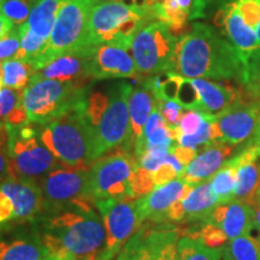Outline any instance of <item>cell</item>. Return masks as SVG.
I'll return each instance as SVG.
<instances>
[{
  "mask_svg": "<svg viewBox=\"0 0 260 260\" xmlns=\"http://www.w3.org/2000/svg\"><path fill=\"white\" fill-rule=\"evenodd\" d=\"M8 126V154L10 177L39 181L58 167L59 160L42 144L39 125L25 123L18 126Z\"/></svg>",
  "mask_w": 260,
  "mask_h": 260,
  "instance_id": "obj_6",
  "label": "cell"
},
{
  "mask_svg": "<svg viewBox=\"0 0 260 260\" xmlns=\"http://www.w3.org/2000/svg\"><path fill=\"white\" fill-rule=\"evenodd\" d=\"M177 249L180 260H223L224 249L210 248L189 236L178 239Z\"/></svg>",
  "mask_w": 260,
  "mask_h": 260,
  "instance_id": "obj_31",
  "label": "cell"
},
{
  "mask_svg": "<svg viewBox=\"0 0 260 260\" xmlns=\"http://www.w3.org/2000/svg\"><path fill=\"white\" fill-rule=\"evenodd\" d=\"M138 165L134 155L122 147L93 161L89 169V184L94 201L128 199L129 183Z\"/></svg>",
  "mask_w": 260,
  "mask_h": 260,
  "instance_id": "obj_11",
  "label": "cell"
},
{
  "mask_svg": "<svg viewBox=\"0 0 260 260\" xmlns=\"http://www.w3.org/2000/svg\"><path fill=\"white\" fill-rule=\"evenodd\" d=\"M170 152L175 155V158H176L182 165H184V167L189 165L198 155V149L195 147H186V146L181 145L172 146Z\"/></svg>",
  "mask_w": 260,
  "mask_h": 260,
  "instance_id": "obj_47",
  "label": "cell"
},
{
  "mask_svg": "<svg viewBox=\"0 0 260 260\" xmlns=\"http://www.w3.org/2000/svg\"><path fill=\"white\" fill-rule=\"evenodd\" d=\"M37 0H3L0 11L16 27L27 23Z\"/></svg>",
  "mask_w": 260,
  "mask_h": 260,
  "instance_id": "obj_34",
  "label": "cell"
},
{
  "mask_svg": "<svg viewBox=\"0 0 260 260\" xmlns=\"http://www.w3.org/2000/svg\"><path fill=\"white\" fill-rule=\"evenodd\" d=\"M181 204L184 214L183 222L198 220L205 224L219 201L213 194L210 181H205L194 186L190 193L181 200Z\"/></svg>",
  "mask_w": 260,
  "mask_h": 260,
  "instance_id": "obj_25",
  "label": "cell"
},
{
  "mask_svg": "<svg viewBox=\"0 0 260 260\" xmlns=\"http://www.w3.org/2000/svg\"><path fill=\"white\" fill-rule=\"evenodd\" d=\"M178 39L161 21L151 22L140 29L130 45L138 73L155 75L176 71Z\"/></svg>",
  "mask_w": 260,
  "mask_h": 260,
  "instance_id": "obj_9",
  "label": "cell"
},
{
  "mask_svg": "<svg viewBox=\"0 0 260 260\" xmlns=\"http://www.w3.org/2000/svg\"><path fill=\"white\" fill-rule=\"evenodd\" d=\"M256 35H258V45H259L258 48H260V24L258 27V30H256Z\"/></svg>",
  "mask_w": 260,
  "mask_h": 260,
  "instance_id": "obj_53",
  "label": "cell"
},
{
  "mask_svg": "<svg viewBox=\"0 0 260 260\" xmlns=\"http://www.w3.org/2000/svg\"><path fill=\"white\" fill-rule=\"evenodd\" d=\"M117 260H130V256H129L128 253H126L125 249H122V253L119 254L118 259H117Z\"/></svg>",
  "mask_w": 260,
  "mask_h": 260,
  "instance_id": "obj_51",
  "label": "cell"
},
{
  "mask_svg": "<svg viewBox=\"0 0 260 260\" xmlns=\"http://www.w3.org/2000/svg\"><path fill=\"white\" fill-rule=\"evenodd\" d=\"M90 84L42 79L37 75L22 90V102L27 111L28 121L38 125L47 124L70 112L86 96Z\"/></svg>",
  "mask_w": 260,
  "mask_h": 260,
  "instance_id": "obj_5",
  "label": "cell"
},
{
  "mask_svg": "<svg viewBox=\"0 0 260 260\" xmlns=\"http://www.w3.org/2000/svg\"><path fill=\"white\" fill-rule=\"evenodd\" d=\"M154 21L157 18L151 9L113 0H99L90 12L84 48L113 44L130 51L136 32Z\"/></svg>",
  "mask_w": 260,
  "mask_h": 260,
  "instance_id": "obj_3",
  "label": "cell"
},
{
  "mask_svg": "<svg viewBox=\"0 0 260 260\" xmlns=\"http://www.w3.org/2000/svg\"><path fill=\"white\" fill-rule=\"evenodd\" d=\"M210 183L219 204H228L235 199L236 167L233 161L224 162L223 167L210 178Z\"/></svg>",
  "mask_w": 260,
  "mask_h": 260,
  "instance_id": "obj_30",
  "label": "cell"
},
{
  "mask_svg": "<svg viewBox=\"0 0 260 260\" xmlns=\"http://www.w3.org/2000/svg\"><path fill=\"white\" fill-rule=\"evenodd\" d=\"M0 190L11 199L15 223H32L46 212L41 188L35 181L8 177L0 182Z\"/></svg>",
  "mask_w": 260,
  "mask_h": 260,
  "instance_id": "obj_14",
  "label": "cell"
},
{
  "mask_svg": "<svg viewBox=\"0 0 260 260\" xmlns=\"http://www.w3.org/2000/svg\"><path fill=\"white\" fill-rule=\"evenodd\" d=\"M204 116L203 113L195 110H189V111L183 113L182 116L180 124L177 126L178 135H193L198 132L199 126L203 122ZM178 138V136H177Z\"/></svg>",
  "mask_w": 260,
  "mask_h": 260,
  "instance_id": "obj_43",
  "label": "cell"
},
{
  "mask_svg": "<svg viewBox=\"0 0 260 260\" xmlns=\"http://www.w3.org/2000/svg\"><path fill=\"white\" fill-rule=\"evenodd\" d=\"M132 84L118 82L109 87V104L92 134V159L123 147L129 136V96Z\"/></svg>",
  "mask_w": 260,
  "mask_h": 260,
  "instance_id": "obj_10",
  "label": "cell"
},
{
  "mask_svg": "<svg viewBox=\"0 0 260 260\" xmlns=\"http://www.w3.org/2000/svg\"><path fill=\"white\" fill-rule=\"evenodd\" d=\"M155 189V184L152 178V174L142 167L138 165L133 174L129 183V200H138Z\"/></svg>",
  "mask_w": 260,
  "mask_h": 260,
  "instance_id": "obj_36",
  "label": "cell"
},
{
  "mask_svg": "<svg viewBox=\"0 0 260 260\" xmlns=\"http://www.w3.org/2000/svg\"><path fill=\"white\" fill-rule=\"evenodd\" d=\"M219 16L222 17V24L225 29L229 41L236 47V50L240 51L242 56H246L249 52L259 47L256 31L253 30L243 21L242 16L239 14L234 2L229 3L219 12Z\"/></svg>",
  "mask_w": 260,
  "mask_h": 260,
  "instance_id": "obj_24",
  "label": "cell"
},
{
  "mask_svg": "<svg viewBox=\"0 0 260 260\" xmlns=\"http://www.w3.org/2000/svg\"><path fill=\"white\" fill-rule=\"evenodd\" d=\"M200 96L198 111L218 116L239 99V93L232 87L206 79H190Z\"/></svg>",
  "mask_w": 260,
  "mask_h": 260,
  "instance_id": "obj_22",
  "label": "cell"
},
{
  "mask_svg": "<svg viewBox=\"0 0 260 260\" xmlns=\"http://www.w3.org/2000/svg\"><path fill=\"white\" fill-rule=\"evenodd\" d=\"M90 71L94 81L135 77L138 74L129 50L113 44H104L92 48Z\"/></svg>",
  "mask_w": 260,
  "mask_h": 260,
  "instance_id": "obj_16",
  "label": "cell"
},
{
  "mask_svg": "<svg viewBox=\"0 0 260 260\" xmlns=\"http://www.w3.org/2000/svg\"><path fill=\"white\" fill-rule=\"evenodd\" d=\"M0 237H2V232H0Z\"/></svg>",
  "mask_w": 260,
  "mask_h": 260,
  "instance_id": "obj_57",
  "label": "cell"
},
{
  "mask_svg": "<svg viewBox=\"0 0 260 260\" xmlns=\"http://www.w3.org/2000/svg\"><path fill=\"white\" fill-rule=\"evenodd\" d=\"M254 210V216H255V222L260 226V201H258L254 206H252Z\"/></svg>",
  "mask_w": 260,
  "mask_h": 260,
  "instance_id": "obj_50",
  "label": "cell"
},
{
  "mask_svg": "<svg viewBox=\"0 0 260 260\" xmlns=\"http://www.w3.org/2000/svg\"><path fill=\"white\" fill-rule=\"evenodd\" d=\"M194 186L187 184L182 178L169 182L135 201L140 223H161L168 219V211L175 201L182 200L190 193Z\"/></svg>",
  "mask_w": 260,
  "mask_h": 260,
  "instance_id": "obj_15",
  "label": "cell"
},
{
  "mask_svg": "<svg viewBox=\"0 0 260 260\" xmlns=\"http://www.w3.org/2000/svg\"><path fill=\"white\" fill-rule=\"evenodd\" d=\"M155 105V98L145 82L133 88L129 96V136L122 148L133 154L136 144L142 138L147 119Z\"/></svg>",
  "mask_w": 260,
  "mask_h": 260,
  "instance_id": "obj_21",
  "label": "cell"
},
{
  "mask_svg": "<svg viewBox=\"0 0 260 260\" xmlns=\"http://www.w3.org/2000/svg\"><path fill=\"white\" fill-rule=\"evenodd\" d=\"M232 152L233 145L223 141L204 146L203 152L187 165L180 178L190 186L207 181L223 167L226 157H229Z\"/></svg>",
  "mask_w": 260,
  "mask_h": 260,
  "instance_id": "obj_19",
  "label": "cell"
},
{
  "mask_svg": "<svg viewBox=\"0 0 260 260\" xmlns=\"http://www.w3.org/2000/svg\"><path fill=\"white\" fill-rule=\"evenodd\" d=\"M123 249H125L128 253L130 260H157L153 253L146 246L139 233H136V235L129 240Z\"/></svg>",
  "mask_w": 260,
  "mask_h": 260,
  "instance_id": "obj_41",
  "label": "cell"
},
{
  "mask_svg": "<svg viewBox=\"0 0 260 260\" xmlns=\"http://www.w3.org/2000/svg\"><path fill=\"white\" fill-rule=\"evenodd\" d=\"M17 29L19 38H21V48H19L18 53L16 54L15 59L34 64V61L37 60V58L40 56L42 50L46 46L47 40L31 31L27 23L19 25Z\"/></svg>",
  "mask_w": 260,
  "mask_h": 260,
  "instance_id": "obj_32",
  "label": "cell"
},
{
  "mask_svg": "<svg viewBox=\"0 0 260 260\" xmlns=\"http://www.w3.org/2000/svg\"><path fill=\"white\" fill-rule=\"evenodd\" d=\"M190 232L191 233L188 234L187 236L199 240L200 242H203L205 246L210 247V248H220L229 240L222 228L211 223L204 224L197 232L195 230H190Z\"/></svg>",
  "mask_w": 260,
  "mask_h": 260,
  "instance_id": "obj_37",
  "label": "cell"
},
{
  "mask_svg": "<svg viewBox=\"0 0 260 260\" xmlns=\"http://www.w3.org/2000/svg\"><path fill=\"white\" fill-rule=\"evenodd\" d=\"M19 48H21V38H19L18 29L14 28L5 38L0 40V60L15 59Z\"/></svg>",
  "mask_w": 260,
  "mask_h": 260,
  "instance_id": "obj_40",
  "label": "cell"
},
{
  "mask_svg": "<svg viewBox=\"0 0 260 260\" xmlns=\"http://www.w3.org/2000/svg\"><path fill=\"white\" fill-rule=\"evenodd\" d=\"M255 146L247 145L240 154L230 159L236 167L235 199L249 206L255 204L256 194L260 188V162Z\"/></svg>",
  "mask_w": 260,
  "mask_h": 260,
  "instance_id": "obj_18",
  "label": "cell"
},
{
  "mask_svg": "<svg viewBox=\"0 0 260 260\" xmlns=\"http://www.w3.org/2000/svg\"><path fill=\"white\" fill-rule=\"evenodd\" d=\"M12 29H14L12 22L9 21V19L2 14V11H0V40H2L3 38H5Z\"/></svg>",
  "mask_w": 260,
  "mask_h": 260,
  "instance_id": "obj_48",
  "label": "cell"
},
{
  "mask_svg": "<svg viewBox=\"0 0 260 260\" xmlns=\"http://www.w3.org/2000/svg\"><path fill=\"white\" fill-rule=\"evenodd\" d=\"M80 103L64 116L39 125V135L61 167L89 169L93 164L92 134L80 111Z\"/></svg>",
  "mask_w": 260,
  "mask_h": 260,
  "instance_id": "obj_4",
  "label": "cell"
},
{
  "mask_svg": "<svg viewBox=\"0 0 260 260\" xmlns=\"http://www.w3.org/2000/svg\"><path fill=\"white\" fill-rule=\"evenodd\" d=\"M243 57L241 82L246 92L253 99L260 98V48L249 52Z\"/></svg>",
  "mask_w": 260,
  "mask_h": 260,
  "instance_id": "obj_33",
  "label": "cell"
},
{
  "mask_svg": "<svg viewBox=\"0 0 260 260\" xmlns=\"http://www.w3.org/2000/svg\"><path fill=\"white\" fill-rule=\"evenodd\" d=\"M90 53L92 48L65 53L45 65L35 75L42 79L71 81L82 86H88L94 81L90 71Z\"/></svg>",
  "mask_w": 260,
  "mask_h": 260,
  "instance_id": "obj_17",
  "label": "cell"
},
{
  "mask_svg": "<svg viewBox=\"0 0 260 260\" xmlns=\"http://www.w3.org/2000/svg\"><path fill=\"white\" fill-rule=\"evenodd\" d=\"M37 70L24 60L10 59L3 63V86L5 88L23 90L30 82Z\"/></svg>",
  "mask_w": 260,
  "mask_h": 260,
  "instance_id": "obj_29",
  "label": "cell"
},
{
  "mask_svg": "<svg viewBox=\"0 0 260 260\" xmlns=\"http://www.w3.org/2000/svg\"><path fill=\"white\" fill-rule=\"evenodd\" d=\"M8 126L0 125V182L10 177V159L8 154Z\"/></svg>",
  "mask_w": 260,
  "mask_h": 260,
  "instance_id": "obj_44",
  "label": "cell"
},
{
  "mask_svg": "<svg viewBox=\"0 0 260 260\" xmlns=\"http://www.w3.org/2000/svg\"><path fill=\"white\" fill-rule=\"evenodd\" d=\"M65 0H37L27 22L28 27L39 37L48 41L57 16Z\"/></svg>",
  "mask_w": 260,
  "mask_h": 260,
  "instance_id": "obj_27",
  "label": "cell"
},
{
  "mask_svg": "<svg viewBox=\"0 0 260 260\" xmlns=\"http://www.w3.org/2000/svg\"><path fill=\"white\" fill-rule=\"evenodd\" d=\"M99 0H65L59 10L48 41L32 67L45 65L69 52L83 50L90 12Z\"/></svg>",
  "mask_w": 260,
  "mask_h": 260,
  "instance_id": "obj_7",
  "label": "cell"
},
{
  "mask_svg": "<svg viewBox=\"0 0 260 260\" xmlns=\"http://www.w3.org/2000/svg\"><path fill=\"white\" fill-rule=\"evenodd\" d=\"M155 103H157L169 128H177L182 116H183V107L175 100H169V102H157L155 100Z\"/></svg>",
  "mask_w": 260,
  "mask_h": 260,
  "instance_id": "obj_42",
  "label": "cell"
},
{
  "mask_svg": "<svg viewBox=\"0 0 260 260\" xmlns=\"http://www.w3.org/2000/svg\"><path fill=\"white\" fill-rule=\"evenodd\" d=\"M254 222L253 207L240 200H233L228 204H219L210 214L206 223L222 228L228 239L233 241L236 237L247 234Z\"/></svg>",
  "mask_w": 260,
  "mask_h": 260,
  "instance_id": "obj_20",
  "label": "cell"
},
{
  "mask_svg": "<svg viewBox=\"0 0 260 260\" xmlns=\"http://www.w3.org/2000/svg\"><path fill=\"white\" fill-rule=\"evenodd\" d=\"M222 141L236 146L251 140L260 123V102L246 103L239 98L217 116Z\"/></svg>",
  "mask_w": 260,
  "mask_h": 260,
  "instance_id": "obj_13",
  "label": "cell"
},
{
  "mask_svg": "<svg viewBox=\"0 0 260 260\" xmlns=\"http://www.w3.org/2000/svg\"><path fill=\"white\" fill-rule=\"evenodd\" d=\"M176 60V73L187 79H242V54L216 29L204 23H195L178 39Z\"/></svg>",
  "mask_w": 260,
  "mask_h": 260,
  "instance_id": "obj_2",
  "label": "cell"
},
{
  "mask_svg": "<svg viewBox=\"0 0 260 260\" xmlns=\"http://www.w3.org/2000/svg\"><path fill=\"white\" fill-rule=\"evenodd\" d=\"M136 200L104 199L95 203L106 229V260H112L140 229Z\"/></svg>",
  "mask_w": 260,
  "mask_h": 260,
  "instance_id": "obj_12",
  "label": "cell"
},
{
  "mask_svg": "<svg viewBox=\"0 0 260 260\" xmlns=\"http://www.w3.org/2000/svg\"><path fill=\"white\" fill-rule=\"evenodd\" d=\"M2 89H3V76L0 75V92H2Z\"/></svg>",
  "mask_w": 260,
  "mask_h": 260,
  "instance_id": "obj_55",
  "label": "cell"
},
{
  "mask_svg": "<svg viewBox=\"0 0 260 260\" xmlns=\"http://www.w3.org/2000/svg\"><path fill=\"white\" fill-rule=\"evenodd\" d=\"M177 177H180V175H178L176 169H175L174 165L167 161L162 162L157 170L152 172V178H153L155 187L164 186V184L169 183V182L176 180Z\"/></svg>",
  "mask_w": 260,
  "mask_h": 260,
  "instance_id": "obj_45",
  "label": "cell"
},
{
  "mask_svg": "<svg viewBox=\"0 0 260 260\" xmlns=\"http://www.w3.org/2000/svg\"><path fill=\"white\" fill-rule=\"evenodd\" d=\"M10 223H15V209L8 195L0 190V229Z\"/></svg>",
  "mask_w": 260,
  "mask_h": 260,
  "instance_id": "obj_46",
  "label": "cell"
},
{
  "mask_svg": "<svg viewBox=\"0 0 260 260\" xmlns=\"http://www.w3.org/2000/svg\"><path fill=\"white\" fill-rule=\"evenodd\" d=\"M28 122L22 90L3 88L0 92V125L18 126Z\"/></svg>",
  "mask_w": 260,
  "mask_h": 260,
  "instance_id": "obj_28",
  "label": "cell"
},
{
  "mask_svg": "<svg viewBox=\"0 0 260 260\" xmlns=\"http://www.w3.org/2000/svg\"><path fill=\"white\" fill-rule=\"evenodd\" d=\"M258 201H260V188H259V190H258V194H256V200H255V204L258 203ZM254 204V205H255ZM254 205H253V206H254Z\"/></svg>",
  "mask_w": 260,
  "mask_h": 260,
  "instance_id": "obj_54",
  "label": "cell"
},
{
  "mask_svg": "<svg viewBox=\"0 0 260 260\" xmlns=\"http://www.w3.org/2000/svg\"><path fill=\"white\" fill-rule=\"evenodd\" d=\"M2 3H3V0H0V5H2Z\"/></svg>",
  "mask_w": 260,
  "mask_h": 260,
  "instance_id": "obj_56",
  "label": "cell"
},
{
  "mask_svg": "<svg viewBox=\"0 0 260 260\" xmlns=\"http://www.w3.org/2000/svg\"><path fill=\"white\" fill-rule=\"evenodd\" d=\"M175 102L180 104L183 109L198 111L200 104V96L190 79L183 77V81H182L180 88H178L177 96Z\"/></svg>",
  "mask_w": 260,
  "mask_h": 260,
  "instance_id": "obj_39",
  "label": "cell"
},
{
  "mask_svg": "<svg viewBox=\"0 0 260 260\" xmlns=\"http://www.w3.org/2000/svg\"><path fill=\"white\" fill-rule=\"evenodd\" d=\"M223 260H233L232 258H230L229 253H228L226 248H224V253H223Z\"/></svg>",
  "mask_w": 260,
  "mask_h": 260,
  "instance_id": "obj_52",
  "label": "cell"
},
{
  "mask_svg": "<svg viewBox=\"0 0 260 260\" xmlns=\"http://www.w3.org/2000/svg\"><path fill=\"white\" fill-rule=\"evenodd\" d=\"M239 14L242 16L243 21L253 30H258L260 24V0H234Z\"/></svg>",
  "mask_w": 260,
  "mask_h": 260,
  "instance_id": "obj_38",
  "label": "cell"
},
{
  "mask_svg": "<svg viewBox=\"0 0 260 260\" xmlns=\"http://www.w3.org/2000/svg\"><path fill=\"white\" fill-rule=\"evenodd\" d=\"M226 251L233 260H260V248L247 234L234 239Z\"/></svg>",
  "mask_w": 260,
  "mask_h": 260,
  "instance_id": "obj_35",
  "label": "cell"
},
{
  "mask_svg": "<svg viewBox=\"0 0 260 260\" xmlns=\"http://www.w3.org/2000/svg\"><path fill=\"white\" fill-rule=\"evenodd\" d=\"M0 260H52L37 233H18L11 239L0 237Z\"/></svg>",
  "mask_w": 260,
  "mask_h": 260,
  "instance_id": "obj_23",
  "label": "cell"
},
{
  "mask_svg": "<svg viewBox=\"0 0 260 260\" xmlns=\"http://www.w3.org/2000/svg\"><path fill=\"white\" fill-rule=\"evenodd\" d=\"M89 169L58 167L41 177L38 182L45 199V213L70 209L95 210L90 193Z\"/></svg>",
  "mask_w": 260,
  "mask_h": 260,
  "instance_id": "obj_8",
  "label": "cell"
},
{
  "mask_svg": "<svg viewBox=\"0 0 260 260\" xmlns=\"http://www.w3.org/2000/svg\"><path fill=\"white\" fill-rule=\"evenodd\" d=\"M149 251L153 253L157 260H180L177 249L178 232L171 229L138 230Z\"/></svg>",
  "mask_w": 260,
  "mask_h": 260,
  "instance_id": "obj_26",
  "label": "cell"
},
{
  "mask_svg": "<svg viewBox=\"0 0 260 260\" xmlns=\"http://www.w3.org/2000/svg\"><path fill=\"white\" fill-rule=\"evenodd\" d=\"M113 2H122L125 3V4H130V5H136V6H141V8H148V0H113Z\"/></svg>",
  "mask_w": 260,
  "mask_h": 260,
  "instance_id": "obj_49",
  "label": "cell"
},
{
  "mask_svg": "<svg viewBox=\"0 0 260 260\" xmlns=\"http://www.w3.org/2000/svg\"><path fill=\"white\" fill-rule=\"evenodd\" d=\"M54 260H106V229L95 210L52 211L31 223Z\"/></svg>",
  "mask_w": 260,
  "mask_h": 260,
  "instance_id": "obj_1",
  "label": "cell"
}]
</instances>
